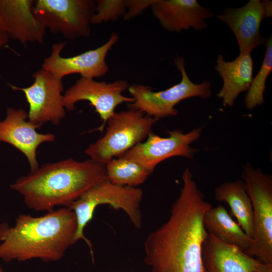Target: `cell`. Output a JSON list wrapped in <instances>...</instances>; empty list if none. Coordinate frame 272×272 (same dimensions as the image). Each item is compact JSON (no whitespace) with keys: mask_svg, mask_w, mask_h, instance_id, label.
<instances>
[{"mask_svg":"<svg viewBox=\"0 0 272 272\" xmlns=\"http://www.w3.org/2000/svg\"><path fill=\"white\" fill-rule=\"evenodd\" d=\"M183 186L168 220L144 242L145 263L151 272H202V247L208 233L203 224L212 208L186 169Z\"/></svg>","mask_w":272,"mask_h":272,"instance_id":"obj_1","label":"cell"},{"mask_svg":"<svg viewBox=\"0 0 272 272\" xmlns=\"http://www.w3.org/2000/svg\"><path fill=\"white\" fill-rule=\"evenodd\" d=\"M77 230L76 215L67 207L41 217L20 215L14 227L0 224V259L6 262L57 261L76 242Z\"/></svg>","mask_w":272,"mask_h":272,"instance_id":"obj_2","label":"cell"},{"mask_svg":"<svg viewBox=\"0 0 272 272\" xmlns=\"http://www.w3.org/2000/svg\"><path fill=\"white\" fill-rule=\"evenodd\" d=\"M108 180L105 165L91 159L72 158L46 163L19 178L10 187L23 197L27 207L50 212L58 206L69 207L94 185Z\"/></svg>","mask_w":272,"mask_h":272,"instance_id":"obj_3","label":"cell"},{"mask_svg":"<svg viewBox=\"0 0 272 272\" xmlns=\"http://www.w3.org/2000/svg\"><path fill=\"white\" fill-rule=\"evenodd\" d=\"M143 194L141 188L114 184L108 180L90 188L67 207L74 211L76 217V242L83 240L93 253L91 241L84 235V230L93 218L96 208L100 205L108 204L115 210H123L133 226L141 229L142 215L140 206Z\"/></svg>","mask_w":272,"mask_h":272,"instance_id":"obj_4","label":"cell"},{"mask_svg":"<svg viewBox=\"0 0 272 272\" xmlns=\"http://www.w3.org/2000/svg\"><path fill=\"white\" fill-rule=\"evenodd\" d=\"M157 121L133 108L114 112L106 122L104 135L90 144L84 153L92 160L105 165L143 142Z\"/></svg>","mask_w":272,"mask_h":272,"instance_id":"obj_5","label":"cell"},{"mask_svg":"<svg viewBox=\"0 0 272 272\" xmlns=\"http://www.w3.org/2000/svg\"><path fill=\"white\" fill-rule=\"evenodd\" d=\"M242 180L252 205L253 244L249 255L272 264V177L255 169L250 163L244 166Z\"/></svg>","mask_w":272,"mask_h":272,"instance_id":"obj_6","label":"cell"},{"mask_svg":"<svg viewBox=\"0 0 272 272\" xmlns=\"http://www.w3.org/2000/svg\"><path fill=\"white\" fill-rule=\"evenodd\" d=\"M174 64L181 74L179 83L157 92L145 85L130 86L128 90L134 102L128 104V108L146 113L157 121L164 117L177 115L178 112L175 106L182 100L194 97L206 99L211 96L210 83L208 81L200 84L191 82L186 73L183 58H176Z\"/></svg>","mask_w":272,"mask_h":272,"instance_id":"obj_7","label":"cell"},{"mask_svg":"<svg viewBox=\"0 0 272 272\" xmlns=\"http://www.w3.org/2000/svg\"><path fill=\"white\" fill-rule=\"evenodd\" d=\"M95 7L96 1L93 0H37L33 12L51 33L75 40L90 35Z\"/></svg>","mask_w":272,"mask_h":272,"instance_id":"obj_8","label":"cell"},{"mask_svg":"<svg viewBox=\"0 0 272 272\" xmlns=\"http://www.w3.org/2000/svg\"><path fill=\"white\" fill-rule=\"evenodd\" d=\"M33 77L34 82L28 87L9 85L13 90L24 93L29 106L28 115L30 122L40 126L47 122L59 124L66 115L62 79L42 69L35 72Z\"/></svg>","mask_w":272,"mask_h":272,"instance_id":"obj_9","label":"cell"},{"mask_svg":"<svg viewBox=\"0 0 272 272\" xmlns=\"http://www.w3.org/2000/svg\"><path fill=\"white\" fill-rule=\"evenodd\" d=\"M128 87V83L124 80L107 83L81 77L65 91L63 95V105L65 109L72 111L75 109V104L77 102L89 101L103 121L94 130L102 132L108 119L118 105L134 102L133 98L122 95Z\"/></svg>","mask_w":272,"mask_h":272,"instance_id":"obj_10","label":"cell"},{"mask_svg":"<svg viewBox=\"0 0 272 272\" xmlns=\"http://www.w3.org/2000/svg\"><path fill=\"white\" fill-rule=\"evenodd\" d=\"M202 127L184 133L175 129L168 131L169 137L163 138L152 131L144 142L140 143L120 157L132 160L141 164L152 173L155 167L163 161L173 157L192 158L197 149L191 144L200 136Z\"/></svg>","mask_w":272,"mask_h":272,"instance_id":"obj_11","label":"cell"},{"mask_svg":"<svg viewBox=\"0 0 272 272\" xmlns=\"http://www.w3.org/2000/svg\"><path fill=\"white\" fill-rule=\"evenodd\" d=\"M118 39L116 33H112L109 40L99 47L70 57L60 55L66 42L55 43L52 46L50 55L43 60L42 69L61 79L74 74L93 79L102 77L109 70L105 60L107 54Z\"/></svg>","mask_w":272,"mask_h":272,"instance_id":"obj_12","label":"cell"},{"mask_svg":"<svg viewBox=\"0 0 272 272\" xmlns=\"http://www.w3.org/2000/svg\"><path fill=\"white\" fill-rule=\"evenodd\" d=\"M5 119L0 121V142L7 143L19 150L27 157L31 172L39 168L36 150L46 142L55 141L52 133L42 134L37 132L41 127L28 120V113L23 109L8 108Z\"/></svg>","mask_w":272,"mask_h":272,"instance_id":"obj_13","label":"cell"},{"mask_svg":"<svg viewBox=\"0 0 272 272\" xmlns=\"http://www.w3.org/2000/svg\"><path fill=\"white\" fill-rule=\"evenodd\" d=\"M217 17L225 22L233 32L240 53L250 54L257 46L265 45L267 39L263 37L260 31L262 21L269 17L263 1L250 0L242 7L226 8Z\"/></svg>","mask_w":272,"mask_h":272,"instance_id":"obj_14","label":"cell"},{"mask_svg":"<svg viewBox=\"0 0 272 272\" xmlns=\"http://www.w3.org/2000/svg\"><path fill=\"white\" fill-rule=\"evenodd\" d=\"M34 1L0 0V28L23 44L43 43L46 28L33 12Z\"/></svg>","mask_w":272,"mask_h":272,"instance_id":"obj_15","label":"cell"},{"mask_svg":"<svg viewBox=\"0 0 272 272\" xmlns=\"http://www.w3.org/2000/svg\"><path fill=\"white\" fill-rule=\"evenodd\" d=\"M151 7L162 27L170 32L202 30L207 27L206 20L214 16L196 0H155Z\"/></svg>","mask_w":272,"mask_h":272,"instance_id":"obj_16","label":"cell"},{"mask_svg":"<svg viewBox=\"0 0 272 272\" xmlns=\"http://www.w3.org/2000/svg\"><path fill=\"white\" fill-rule=\"evenodd\" d=\"M202 272H252L261 263L208 234L202 247Z\"/></svg>","mask_w":272,"mask_h":272,"instance_id":"obj_17","label":"cell"},{"mask_svg":"<svg viewBox=\"0 0 272 272\" xmlns=\"http://www.w3.org/2000/svg\"><path fill=\"white\" fill-rule=\"evenodd\" d=\"M253 61L250 54L240 53L234 60L226 61L218 54L215 69L221 76L223 84L217 96L224 106L232 107L239 95L249 89L252 81Z\"/></svg>","mask_w":272,"mask_h":272,"instance_id":"obj_18","label":"cell"},{"mask_svg":"<svg viewBox=\"0 0 272 272\" xmlns=\"http://www.w3.org/2000/svg\"><path fill=\"white\" fill-rule=\"evenodd\" d=\"M203 224L208 234L224 243L237 247L246 253L252 245V239L222 205L212 207L206 212Z\"/></svg>","mask_w":272,"mask_h":272,"instance_id":"obj_19","label":"cell"},{"mask_svg":"<svg viewBox=\"0 0 272 272\" xmlns=\"http://www.w3.org/2000/svg\"><path fill=\"white\" fill-rule=\"evenodd\" d=\"M215 197L219 202L227 203L238 224L252 239L253 214L251 199L242 180L223 183L215 189Z\"/></svg>","mask_w":272,"mask_h":272,"instance_id":"obj_20","label":"cell"},{"mask_svg":"<svg viewBox=\"0 0 272 272\" xmlns=\"http://www.w3.org/2000/svg\"><path fill=\"white\" fill-rule=\"evenodd\" d=\"M105 169L111 183L131 187L143 184L152 173L138 162L122 157L109 161L105 165Z\"/></svg>","mask_w":272,"mask_h":272,"instance_id":"obj_21","label":"cell"},{"mask_svg":"<svg viewBox=\"0 0 272 272\" xmlns=\"http://www.w3.org/2000/svg\"><path fill=\"white\" fill-rule=\"evenodd\" d=\"M266 51L261 67L252 79L249 89L244 99L246 107L252 109L264 102L263 93L267 78L272 71V38L267 39Z\"/></svg>","mask_w":272,"mask_h":272,"instance_id":"obj_22","label":"cell"},{"mask_svg":"<svg viewBox=\"0 0 272 272\" xmlns=\"http://www.w3.org/2000/svg\"><path fill=\"white\" fill-rule=\"evenodd\" d=\"M91 24H99L108 21L117 20L124 17L127 11L126 1L97 0Z\"/></svg>","mask_w":272,"mask_h":272,"instance_id":"obj_23","label":"cell"},{"mask_svg":"<svg viewBox=\"0 0 272 272\" xmlns=\"http://www.w3.org/2000/svg\"><path fill=\"white\" fill-rule=\"evenodd\" d=\"M155 1L126 0L127 11L123 17L124 20H130L141 14L148 7H151Z\"/></svg>","mask_w":272,"mask_h":272,"instance_id":"obj_24","label":"cell"},{"mask_svg":"<svg viewBox=\"0 0 272 272\" xmlns=\"http://www.w3.org/2000/svg\"><path fill=\"white\" fill-rule=\"evenodd\" d=\"M252 272H272V264L261 262Z\"/></svg>","mask_w":272,"mask_h":272,"instance_id":"obj_25","label":"cell"},{"mask_svg":"<svg viewBox=\"0 0 272 272\" xmlns=\"http://www.w3.org/2000/svg\"><path fill=\"white\" fill-rule=\"evenodd\" d=\"M9 36L0 28V48L6 46L9 41Z\"/></svg>","mask_w":272,"mask_h":272,"instance_id":"obj_26","label":"cell"},{"mask_svg":"<svg viewBox=\"0 0 272 272\" xmlns=\"http://www.w3.org/2000/svg\"><path fill=\"white\" fill-rule=\"evenodd\" d=\"M0 272H3V270L1 265H0Z\"/></svg>","mask_w":272,"mask_h":272,"instance_id":"obj_27","label":"cell"}]
</instances>
